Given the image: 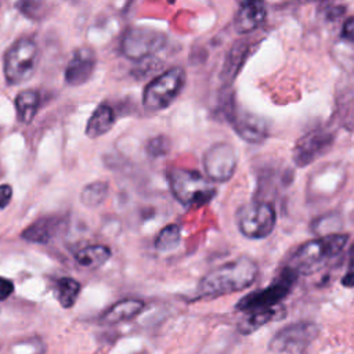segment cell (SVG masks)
Here are the masks:
<instances>
[{
	"label": "cell",
	"mask_w": 354,
	"mask_h": 354,
	"mask_svg": "<svg viewBox=\"0 0 354 354\" xmlns=\"http://www.w3.org/2000/svg\"><path fill=\"white\" fill-rule=\"evenodd\" d=\"M257 275V263L249 256H239L203 275L196 286V299H213L243 290Z\"/></svg>",
	"instance_id": "obj_1"
},
{
	"label": "cell",
	"mask_w": 354,
	"mask_h": 354,
	"mask_svg": "<svg viewBox=\"0 0 354 354\" xmlns=\"http://www.w3.org/2000/svg\"><path fill=\"white\" fill-rule=\"evenodd\" d=\"M347 241V234H328L310 239L289 254L283 267L297 275L313 274L325 267L332 259L337 257L346 248Z\"/></svg>",
	"instance_id": "obj_2"
},
{
	"label": "cell",
	"mask_w": 354,
	"mask_h": 354,
	"mask_svg": "<svg viewBox=\"0 0 354 354\" xmlns=\"http://www.w3.org/2000/svg\"><path fill=\"white\" fill-rule=\"evenodd\" d=\"M167 181L173 196L184 206H202L217 194L212 181L192 169L173 167L167 173Z\"/></svg>",
	"instance_id": "obj_3"
},
{
	"label": "cell",
	"mask_w": 354,
	"mask_h": 354,
	"mask_svg": "<svg viewBox=\"0 0 354 354\" xmlns=\"http://www.w3.org/2000/svg\"><path fill=\"white\" fill-rule=\"evenodd\" d=\"M185 71L173 66L152 79L142 93V105L149 112L166 109L183 91L185 84Z\"/></svg>",
	"instance_id": "obj_4"
},
{
	"label": "cell",
	"mask_w": 354,
	"mask_h": 354,
	"mask_svg": "<svg viewBox=\"0 0 354 354\" xmlns=\"http://www.w3.org/2000/svg\"><path fill=\"white\" fill-rule=\"evenodd\" d=\"M277 224V213L271 203L252 201L236 210V227L249 239H264L270 236Z\"/></svg>",
	"instance_id": "obj_5"
},
{
	"label": "cell",
	"mask_w": 354,
	"mask_h": 354,
	"mask_svg": "<svg viewBox=\"0 0 354 354\" xmlns=\"http://www.w3.org/2000/svg\"><path fill=\"white\" fill-rule=\"evenodd\" d=\"M297 277L299 275L292 270L281 267L279 274L268 286L243 296L235 304V308L243 313H250L279 306V303L290 293Z\"/></svg>",
	"instance_id": "obj_6"
},
{
	"label": "cell",
	"mask_w": 354,
	"mask_h": 354,
	"mask_svg": "<svg viewBox=\"0 0 354 354\" xmlns=\"http://www.w3.org/2000/svg\"><path fill=\"white\" fill-rule=\"evenodd\" d=\"M39 50L35 40L22 37L17 40L4 55V76L8 84H21L36 71Z\"/></svg>",
	"instance_id": "obj_7"
},
{
	"label": "cell",
	"mask_w": 354,
	"mask_h": 354,
	"mask_svg": "<svg viewBox=\"0 0 354 354\" xmlns=\"http://www.w3.org/2000/svg\"><path fill=\"white\" fill-rule=\"evenodd\" d=\"M318 325L310 321H299L279 329L268 343V348L277 354H295L304 351L318 336Z\"/></svg>",
	"instance_id": "obj_8"
},
{
	"label": "cell",
	"mask_w": 354,
	"mask_h": 354,
	"mask_svg": "<svg viewBox=\"0 0 354 354\" xmlns=\"http://www.w3.org/2000/svg\"><path fill=\"white\" fill-rule=\"evenodd\" d=\"M165 43L166 36L162 32L144 26H133L124 32L120 48L129 59L141 61L163 48Z\"/></svg>",
	"instance_id": "obj_9"
},
{
	"label": "cell",
	"mask_w": 354,
	"mask_h": 354,
	"mask_svg": "<svg viewBox=\"0 0 354 354\" xmlns=\"http://www.w3.org/2000/svg\"><path fill=\"white\" fill-rule=\"evenodd\" d=\"M202 163L207 180L225 183L236 170L238 155L230 142H216L205 151Z\"/></svg>",
	"instance_id": "obj_10"
},
{
	"label": "cell",
	"mask_w": 354,
	"mask_h": 354,
	"mask_svg": "<svg viewBox=\"0 0 354 354\" xmlns=\"http://www.w3.org/2000/svg\"><path fill=\"white\" fill-rule=\"evenodd\" d=\"M335 134L326 129L317 127L303 134L295 144L292 151L293 162L297 167H306L322 155H325L333 145Z\"/></svg>",
	"instance_id": "obj_11"
},
{
	"label": "cell",
	"mask_w": 354,
	"mask_h": 354,
	"mask_svg": "<svg viewBox=\"0 0 354 354\" xmlns=\"http://www.w3.org/2000/svg\"><path fill=\"white\" fill-rule=\"evenodd\" d=\"M228 120L235 133L246 142L260 144L268 137L267 122L249 111L234 105L228 113Z\"/></svg>",
	"instance_id": "obj_12"
},
{
	"label": "cell",
	"mask_w": 354,
	"mask_h": 354,
	"mask_svg": "<svg viewBox=\"0 0 354 354\" xmlns=\"http://www.w3.org/2000/svg\"><path fill=\"white\" fill-rule=\"evenodd\" d=\"M95 66V54L88 47H80L73 51L65 68V82L69 86L86 83L93 75Z\"/></svg>",
	"instance_id": "obj_13"
},
{
	"label": "cell",
	"mask_w": 354,
	"mask_h": 354,
	"mask_svg": "<svg viewBox=\"0 0 354 354\" xmlns=\"http://www.w3.org/2000/svg\"><path fill=\"white\" fill-rule=\"evenodd\" d=\"M267 18V8L263 1L252 0L241 3L235 18L234 29L239 35H246L256 30Z\"/></svg>",
	"instance_id": "obj_14"
},
{
	"label": "cell",
	"mask_w": 354,
	"mask_h": 354,
	"mask_svg": "<svg viewBox=\"0 0 354 354\" xmlns=\"http://www.w3.org/2000/svg\"><path fill=\"white\" fill-rule=\"evenodd\" d=\"M256 44L253 46L249 41H236L231 50L228 51L224 65H223V72H221V80L225 83H231L236 73L241 71L242 65L245 64V61L248 59L249 54L254 50Z\"/></svg>",
	"instance_id": "obj_15"
},
{
	"label": "cell",
	"mask_w": 354,
	"mask_h": 354,
	"mask_svg": "<svg viewBox=\"0 0 354 354\" xmlns=\"http://www.w3.org/2000/svg\"><path fill=\"white\" fill-rule=\"evenodd\" d=\"M145 307V303L138 299H124L111 306L102 315L101 322L115 325L136 318Z\"/></svg>",
	"instance_id": "obj_16"
},
{
	"label": "cell",
	"mask_w": 354,
	"mask_h": 354,
	"mask_svg": "<svg viewBox=\"0 0 354 354\" xmlns=\"http://www.w3.org/2000/svg\"><path fill=\"white\" fill-rule=\"evenodd\" d=\"M281 314H283V307H281V306L246 313V315L238 322V330L242 335L253 333L254 330H257L263 325L268 324L270 321H274V319L279 318Z\"/></svg>",
	"instance_id": "obj_17"
},
{
	"label": "cell",
	"mask_w": 354,
	"mask_h": 354,
	"mask_svg": "<svg viewBox=\"0 0 354 354\" xmlns=\"http://www.w3.org/2000/svg\"><path fill=\"white\" fill-rule=\"evenodd\" d=\"M115 124V112L111 106L102 104L95 108L86 124V136L97 138L106 134Z\"/></svg>",
	"instance_id": "obj_18"
},
{
	"label": "cell",
	"mask_w": 354,
	"mask_h": 354,
	"mask_svg": "<svg viewBox=\"0 0 354 354\" xmlns=\"http://www.w3.org/2000/svg\"><path fill=\"white\" fill-rule=\"evenodd\" d=\"M57 221L54 218H40L26 227L21 236L29 242L35 243H47L55 234Z\"/></svg>",
	"instance_id": "obj_19"
},
{
	"label": "cell",
	"mask_w": 354,
	"mask_h": 354,
	"mask_svg": "<svg viewBox=\"0 0 354 354\" xmlns=\"http://www.w3.org/2000/svg\"><path fill=\"white\" fill-rule=\"evenodd\" d=\"M40 104V95L33 90H24L15 98V108L18 120L22 123H30L35 118Z\"/></svg>",
	"instance_id": "obj_20"
},
{
	"label": "cell",
	"mask_w": 354,
	"mask_h": 354,
	"mask_svg": "<svg viewBox=\"0 0 354 354\" xmlns=\"http://www.w3.org/2000/svg\"><path fill=\"white\" fill-rule=\"evenodd\" d=\"M111 257L109 248L104 245H91L79 250L75 256L77 264L87 268H97Z\"/></svg>",
	"instance_id": "obj_21"
},
{
	"label": "cell",
	"mask_w": 354,
	"mask_h": 354,
	"mask_svg": "<svg viewBox=\"0 0 354 354\" xmlns=\"http://www.w3.org/2000/svg\"><path fill=\"white\" fill-rule=\"evenodd\" d=\"M80 293V283L73 278L64 277L55 283V296L58 303L64 308H69L75 304L77 296Z\"/></svg>",
	"instance_id": "obj_22"
},
{
	"label": "cell",
	"mask_w": 354,
	"mask_h": 354,
	"mask_svg": "<svg viewBox=\"0 0 354 354\" xmlns=\"http://www.w3.org/2000/svg\"><path fill=\"white\" fill-rule=\"evenodd\" d=\"M181 242V230L177 224H167L163 227L156 239H155V249L160 253H166L174 250Z\"/></svg>",
	"instance_id": "obj_23"
},
{
	"label": "cell",
	"mask_w": 354,
	"mask_h": 354,
	"mask_svg": "<svg viewBox=\"0 0 354 354\" xmlns=\"http://www.w3.org/2000/svg\"><path fill=\"white\" fill-rule=\"evenodd\" d=\"M108 195V184L104 181H94L86 185L80 194V201L87 207L101 205Z\"/></svg>",
	"instance_id": "obj_24"
},
{
	"label": "cell",
	"mask_w": 354,
	"mask_h": 354,
	"mask_svg": "<svg viewBox=\"0 0 354 354\" xmlns=\"http://www.w3.org/2000/svg\"><path fill=\"white\" fill-rule=\"evenodd\" d=\"M170 149V140L166 136H156L147 144V152L151 158L165 156Z\"/></svg>",
	"instance_id": "obj_25"
},
{
	"label": "cell",
	"mask_w": 354,
	"mask_h": 354,
	"mask_svg": "<svg viewBox=\"0 0 354 354\" xmlns=\"http://www.w3.org/2000/svg\"><path fill=\"white\" fill-rule=\"evenodd\" d=\"M342 285L346 288L354 286V243L350 248V256H348V268L346 274L342 278Z\"/></svg>",
	"instance_id": "obj_26"
},
{
	"label": "cell",
	"mask_w": 354,
	"mask_h": 354,
	"mask_svg": "<svg viewBox=\"0 0 354 354\" xmlns=\"http://www.w3.org/2000/svg\"><path fill=\"white\" fill-rule=\"evenodd\" d=\"M324 7L325 8L322 10V12H324L326 19L340 18L346 11V8L343 6H339V4H324Z\"/></svg>",
	"instance_id": "obj_27"
},
{
	"label": "cell",
	"mask_w": 354,
	"mask_h": 354,
	"mask_svg": "<svg viewBox=\"0 0 354 354\" xmlns=\"http://www.w3.org/2000/svg\"><path fill=\"white\" fill-rule=\"evenodd\" d=\"M342 37L354 43V15L348 17L342 28Z\"/></svg>",
	"instance_id": "obj_28"
},
{
	"label": "cell",
	"mask_w": 354,
	"mask_h": 354,
	"mask_svg": "<svg viewBox=\"0 0 354 354\" xmlns=\"http://www.w3.org/2000/svg\"><path fill=\"white\" fill-rule=\"evenodd\" d=\"M14 292V283L10 279L0 277V301L6 300Z\"/></svg>",
	"instance_id": "obj_29"
},
{
	"label": "cell",
	"mask_w": 354,
	"mask_h": 354,
	"mask_svg": "<svg viewBox=\"0 0 354 354\" xmlns=\"http://www.w3.org/2000/svg\"><path fill=\"white\" fill-rule=\"evenodd\" d=\"M12 196V189L10 185H0V209H4Z\"/></svg>",
	"instance_id": "obj_30"
}]
</instances>
